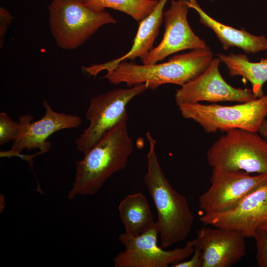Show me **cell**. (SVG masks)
Wrapping results in <instances>:
<instances>
[{"label": "cell", "mask_w": 267, "mask_h": 267, "mask_svg": "<svg viewBox=\"0 0 267 267\" xmlns=\"http://www.w3.org/2000/svg\"><path fill=\"white\" fill-rule=\"evenodd\" d=\"M146 137L149 150L144 180L157 213L161 246L166 249L187 238L194 217L186 197L178 192L165 176L156 153V140L149 132Z\"/></svg>", "instance_id": "obj_1"}, {"label": "cell", "mask_w": 267, "mask_h": 267, "mask_svg": "<svg viewBox=\"0 0 267 267\" xmlns=\"http://www.w3.org/2000/svg\"><path fill=\"white\" fill-rule=\"evenodd\" d=\"M213 59V53L207 45L175 55L161 63L138 65L123 61L103 78L112 84L125 83L130 87L145 83L153 90L166 84L181 87L200 76Z\"/></svg>", "instance_id": "obj_2"}, {"label": "cell", "mask_w": 267, "mask_h": 267, "mask_svg": "<svg viewBox=\"0 0 267 267\" xmlns=\"http://www.w3.org/2000/svg\"><path fill=\"white\" fill-rule=\"evenodd\" d=\"M134 145L124 122L109 132L76 162V174L69 199L78 195H94L115 173L124 169Z\"/></svg>", "instance_id": "obj_3"}, {"label": "cell", "mask_w": 267, "mask_h": 267, "mask_svg": "<svg viewBox=\"0 0 267 267\" xmlns=\"http://www.w3.org/2000/svg\"><path fill=\"white\" fill-rule=\"evenodd\" d=\"M49 27L60 48L74 49L101 27L117 23L105 10H96L78 0H52L48 5Z\"/></svg>", "instance_id": "obj_4"}, {"label": "cell", "mask_w": 267, "mask_h": 267, "mask_svg": "<svg viewBox=\"0 0 267 267\" xmlns=\"http://www.w3.org/2000/svg\"><path fill=\"white\" fill-rule=\"evenodd\" d=\"M207 153L212 167L227 171L267 174V140L258 132L240 129L225 132Z\"/></svg>", "instance_id": "obj_5"}, {"label": "cell", "mask_w": 267, "mask_h": 267, "mask_svg": "<svg viewBox=\"0 0 267 267\" xmlns=\"http://www.w3.org/2000/svg\"><path fill=\"white\" fill-rule=\"evenodd\" d=\"M178 107L184 118L194 121L207 133L234 129L258 132L267 116V94L233 105L195 103Z\"/></svg>", "instance_id": "obj_6"}, {"label": "cell", "mask_w": 267, "mask_h": 267, "mask_svg": "<svg viewBox=\"0 0 267 267\" xmlns=\"http://www.w3.org/2000/svg\"><path fill=\"white\" fill-rule=\"evenodd\" d=\"M148 89L143 83L128 89H115L92 97L85 114L90 123L75 141L77 150L86 153L109 132L127 122L128 103Z\"/></svg>", "instance_id": "obj_7"}, {"label": "cell", "mask_w": 267, "mask_h": 267, "mask_svg": "<svg viewBox=\"0 0 267 267\" xmlns=\"http://www.w3.org/2000/svg\"><path fill=\"white\" fill-rule=\"evenodd\" d=\"M159 234L157 222L138 235L121 233L118 238L125 247V250L113 258L114 266L168 267L184 261L193 254L194 240L187 241L182 248L166 250L157 244Z\"/></svg>", "instance_id": "obj_8"}, {"label": "cell", "mask_w": 267, "mask_h": 267, "mask_svg": "<svg viewBox=\"0 0 267 267\" xmlns=\"http://www.w3.org/2000/svg\"><path fill=\"white\" fill-rule=\"evenodd\" d=\"M267 179V174L252 176L243 171L213 168L209 188L200 195L199 207L204 214L227 211Z\"/></svg>", "instance_id": "obj_9"}, {"label": "cell", "mask_w": 267, "mask_h": 267, "mask_svg": "<svg viewBox=\"0 0 267 267\" xmlns=\"http://www.w3.org/2000/svg\"><path fill=\"white\" fill-rule=\"evenodd\" d=\"M220 62L218 57L213 58L200 76L177 90L175 97L178 106L201 101L244 103L257 98L252 89L236 88L227 84L220 72Z\"/></svg>", "instance_id": "obj_10"}, {"label": "cell", "mask_w": 267, "mask_h": 267, "mask_svg": "<svg viewBox=\"0 0 267 267\" xmlns=\"http://www.w3.org/2000/svg\"><path fill=\"white\" fill-rule=\"evenodd\" d=\"M200 220L207 225L254 238L259 228L267 222V179L233 208L204 214Z\"/></svg>", "instance_id": "obj_11"}, {"label": "cell", "mask_w": 267, "mask_h": 267, "mask_svg": "<svg viewBox=\"0 0 267 267\" xmlns=\"http://www.w3.org/2000/svg\"><path fill=\"white\" fill-rule=\"evenodd\" d=\"M43 106L45 114L39 120L32 122L34 117L28 114L19 118L21 132L11 149L0 152L1 157H13L24 149L38 148L43 153L46 152L51 147L50 142L47 140L50 135L59 130L78 127L82 123L78 116L55 111L45 99Z\"/></svg>", "instance_id": "obj_12"}, {"label": "cell", "mask_w": 267, "mask_h": 267, "mask_svg": "<svg viewBox=\"0 0 267 267\" xmlns=\"http://www.w3.org/2000/svg\"><path fill=\"white\" fill-rule=\"evenodd\" d=\"M187 0H172L164 13L165 32L162 41L142 59L143 64H153L167 56L185 49L204 48L206 42L190 28L187 19Z\"/></svg>", "instance_id": "obj_13"}, {"label": "cell", "mask_w": 267, "mask_h": 267, "mask_svg": "<svg viewBox=\"0 0 267 267\" xmlns=\"http://www.w3.org/2000/svg\"><path fill=\"white\" fill-rule=\"evenodd\" d=\"M214 227H202L194 239V247L202 252V267H232L246 254V237L235 231Z\"/></svg>", "instance_id": "obj_14"}, {"label": "cell", "mask_w": 267, "mask_h": 267, "mask_svg": "<svg viewBox=\"0 0 267 267\" xmlns=\"http://www.w3.org/2000/svg\"><path fill=\"white\" fill-rule=\"evenodd\" d=\"M168 0H158L154 10L146 18L139 22V27L129 51L122 56L106 63L85 67L84 70L89 76H95L103 70H114L121 62L134 60L139 57L143 59L153 48L160 27L163 21L164 8Z\"/></svg>", "instance_id": "obj_15"}, {"label": "cell", "mask_w": 267, "mask_h": 267, "mask_svg": "<svg viewBox=\"0 0 267 267\" xmlns=\"http://www.w3.org/2000/svg\"><path fill=\"white\" fill-rule=\"evenodd\" d=\"M187 3L189 8L198 12L200 22L215 33L224 49L236 46L249 54L267 51V38L264 35H254L244 29H237L216 20L208 15L195 0H187Z\"/></svg>", "instance_id": "obj_16"}, {"label": "cell", "mask_w": 267, "mask_h": 267, "mask_svg": "<svg viewBox=\"0 0 267 267\" xmlns=\"http://www.w3.org/2000/svg\"><path fill=\"white\" fill-rule=\"evenodd\" d=\"M118 210L125 232L129 235H138L156 222L148 201L141 192L127 195L119 203Z\"/></svg>", "instance_id": "obj_17"}, {"label": "cell", "mask_w": 267, "mask_h": 267, "mask_svg": "<svg viewBox=\"0 0 267 267\" xmlns=\"http://www.w3.org/2000/svg\"><path fill=\"white\" fill-rule=\"evenodd\" d=\"M218 57L228 68L230 76H241L250 82L257 98L264 95L263 87L267 81V54L257 62H251L244 54L220 53Z\"/></svg>", "instance_id": "obj_18"}, {"label": "cell", "mask_w": 267, "mask_h": 267, "mask_svg": "<svg viewBox=\"0 0 267 267\" xmlns=\"http://www.w3.org/2000/svg\"><path fill=\"white\" fill-rule=\"evenodd\" d=\"M158 2V0H86L84 3L96 10L110 8L122 11L139 22L154 10Z\"/></svg>", "instance_id": "obj_19"}, {"label": "cell", "mask_w": 267, "mask_h": 267, "mask_svg": "<svg viewBox=\"0 0 267 267\" xmlns=\"http://www.w3.org/2000/svg\"><path fill=\"white\" fill-rule=\"evenodd\" d=\"M19 122L13 121L5 112L0 113V145L14 141L21 132Z\"/></svg>", "instance_id": "obj_20"}, {"label": "cell", "mask_w": 267, "mask_h": 267, "mask_svg": "<svg viewBox=\"0 0 267 267\" xmlns=\"http://www.w3.org/2000/svg\"><path fill=\"white\" fill-rule=\"evenodd\" d=\"M256 245V259L259 267H267V231L259 229L254 237Z\"/></svg>", "instance_id": "obj_21"}, {"label": "cell", "mask_w": 267, "mask_h": 267, "mask_svg": "<svg viewBox=\"0 0 267 267\" xmlns=\"http://www.w3.org/2000/svg\"><path fill=\"white\" fill-rule=\"evenodd\" d=\"M13 19L11 14L3 7H0V45H3L4 38L8 27Z\"/></svg>", "instance_id": "obj_22"}, {"label": "cell", "mask_w": 267, "mask_h": 267, "mask_svg": "<svg viewBox=\"0 0 267 267\" xmlns=\"http://www.w3.org/2000/svg\"><path fill=\"white\" fill-rule=\"evenodd\" d=\"M203 260L200 249L194 247L192 257L187 261H183L176 264L173 267H202Z\"/></svg>", "instance_id": "obj_23"}, {"label": "cell", "mask_w": 267, "mask_h": 267, "mask_svg": "<svg viewBox=\"0 0 267 267\" xmlns=\"http://www.w3.org/2000/svg\"><path fill=\"white\" fill-rule=\"evenodd\" d=\"M258 133L267 140V120H264L261 124Z\"/></svg>", "instance_id": "obj_24"}, {"label": "cell", "mask_w": 267, "mask_h": 267, "mask_svg": "<svg viewBox=\"0 0 267 267\" xmlns=\"http://www.w3.org/2000/svg\"><path fill=\"white\" fill-rule=\"evenodd\" d=\"M259 228L267 231V222L263 224Z\"/></svg>", "instance_id": "obj_25"}, {"label": "cell", "mask_w": 267, "mask_h": 267, "mask_svg": "<svg viewBox=\"0 0 267 267\" xmlns=\"http://www.w3.org/2000/svg\"><path fill=\"white\" fill-rule=\"evenodd\" d=\"M79 0L80 1H82V2H84V3L86 1V0Z\"/></svg>", "instance_id": "obj_26"}]
</instances>
